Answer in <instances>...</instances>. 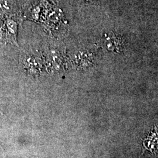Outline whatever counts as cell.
<instances>
[{
	"label": "cell",
	"instance_id": "6da1fadb",
	"mask_svg": "<svg viewBox=\"0 0 158 158\" xmlns=\"http://www.w3.org/2000/svg\"><path fill=\"white\" fill-rule=\"evenodd\" d=\"M143 151H148L156 155L158 151V127H153L152 128L142 141Z\"/></svg>",
	"mask_w": 158,
	"mask_h": 158
},
{
	"label": "cell",
	"instance_id": "3957f363",
	"mask_svg": "<svg viewBox=\"0 0 158 158\" xmlns=\"http://www.w3.org/2000/svg\"><path fill=\"white\" fill-rule=\"evenodd\" d=\"M0 114H2V115H3V113H2V111H1V110H0Z\"/></svg>",
	"mask_w": 158,
	"mask_h": 158
},
{
	"label": "cell",
	"instance_id": "7a4b0ae2",
	"mask_svg": "<svg viewBox=\"0 0 158 158\" xmlns=\"http://www.w3.org/2000/svg\"><path fill=\"white\" fill-rule=\"evenodd\" d=\"M23 66L30 73L40 74L42 71V65L39 59L34 56H28L23 60Z\"/></svg>",
	"mask_w": 158,
	"mask_h": 158
}]
</instances>
